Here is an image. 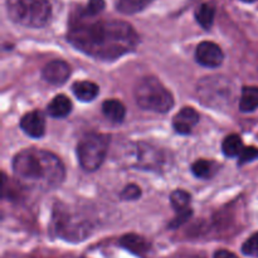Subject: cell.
Returning <instances> with one entry per match:
<instances>
[{
	"label": "cell",
	"mask_w": 258,
	"mask_h": 258,
	"mask_svg": "<svg viewBox=\"0 0 258 258\" xmlns=\"http://www.w3.org/2000/svg\"><path fill=\"white\" fill-rule=\"evenodd\" d=\"M42 76L50 85L60 86L70 78L71 67L64 60H52L43 68Z\"/></svg>",
	"instance_id": "9c48e42d"
},
{
	"label": "cell",
	"mask_w": 258,
	"mask_h": 258,
	"mask_svg": "<svg viewBox=\"0 0 258 258\" xmlns=\"http://www.w3.org/2000/svg\"><path fill=\"white\" fill-rule=\"evenodd\" d=\"M54 222L59 236L68 241L83 239L88 234V224L63 209H58V216H55Z\"/></svg>",
	"instance_id": "52a82bcc"
},
{
	"label": "cell",
	"mask_w": 258,
	"mask_h": 258,
	"mask_svg": "<svg viewBox=\"0 0 258 258\" xmlns=\"http://www.w3.org/2000/svg\"><path fill=\"white\" fill-rule=\"evenodd\" d=\"M20 127L30 138L40 139L45 133L44 116L39 111H32L23 116L20 121Z\"/></svg>",
	"instance_id": "30bf717a"
},
{
	"label": "cell",
	"mask_w": 258,
	"mask_h": 258,
	"mask_svg": "<svg viewBox=\"0 0 258 258\" xmlns=\"http://www.w3.org/2000/svg\"><path fill=\"white\" fill-rule=\"evenodd\" d=\"M110 136L103 134H90L80 141L77 146L78 163L88 173L96 171L107 155Z\"/></svg>",
	"instance_id": "5b68a950"
},
{
	"label": "cell",
	"mask_w": 258,
	"mask_h": 258,
	"mask_svg": "<svg viewBox=\"0 0 258 258\" xmlns=\"http://www.w3.org/2000/svg\"><path fill=\"white\" fill-rule=\"evenodd\" d=\"M258 108V87L247 86L242 90L239 98V110L242 112H252Z\"/></svg>",
	"instance_id": "2e32d148"
},
{
	"label": "cell",
	"mask_w": 258,
	"mask_h": 258,
	"mask_svg": "<svg viewBox=\"0 0 258 258\" xmlns=\"http://www.w3.org/2000/svg\"><path fill=\"white\" fill-rule=\"evenodd\" d=\"M196 58L199 64L208 68H216L223 63L224 54L222 48L213 42H202L197 47Z\"/></svg>",
	"instance_id": "ba28073f"
},
{
	"label": "cell",
	"mask_w": 258,
	"mask_h": 258,
	"mask_svg": "<svg viewBox=\"0 0 258 258\" xmlns=\"http://www.w3.org/2000/svg\"><path fill=\"white\" fill-rule=\"evenodd\" d=\"M213 258H238L237 254H234L233 252L231 251H227V249H219L214 253Z\"/></svg>",
	"instance_id": "83f0119b"
},
{
	"label": "cell",
	"mask_w": 258,
	"mask_h": 258,
	"mask_svg": "<svg viewBox=\"0 0 258 258\" xmlns=\"http://www.w3.org/2000/svg\"><path fill=\"white\" fill-rule=\"evenodd\" d=\"M191 214H193L191 209H186V211L184 212H179L178 217H176V218L170 223V228H178V227H180L181 224L185 223V222L190 218Z\"/></svg>",
	"instance_id": "4316f807"
},
{
	"label": "cell",
	"mask_w": 258,
	"mask_h": 258,
	"mask_svg": "<svg viewBox=\"0 0 258 258\" xmlns=\"http://www.w3.org/2000/svg\"><path fill=\"white\" fill-rule=\"evenodd\" d=\"M257 158H258V150L256 148H251V146L244 148L243 150H242L241 155H239V165L256 160Z\"/></svg>",
	"instance_id": "d4e9b609"
},
{
	"label": "cell",
	"mask_w": 258,
	"mask_h": 258,
	"mask_svg": "<svg viewBox=\"0 0 258 258\" xmlns=\"http://www.w3.org/2000/svg\"><path fill=\"white\" fill-rule=\"evenodd\" d=\"M151 0H118L117 9L123 14H134L150 4Z\"/></svg>",
	"instance_id": "7402d4cb"
},
{
	"label": "cell",
	"mask_w": 258,
	"mask_h": 258,
	"mask_svg": "<svg viewBox=\"0 0 258 258\" xmlns=\"http://www.w3.org/2000/svg\"><path fill=\"white\" fill-rule=\"evenodd\" d=\"M242 2H246V3H254V2H257V0H242Z\"/></svg>",
	"instance_id": "f546056e"
},
{
	"label": "cell",
	"mask_w": 258,
	"mask_h": 258,
	"mask_svg": "<svg viewBox=\"0 0 258 258\" xmlns=\"http://www.w3.org/2000/svg\"><path fill=\"white\" fill-rule=\"evenodd\" d=\"M72 111V103L64 95H58L48 105V113L54 118H63Z\"/></svg>",
	"instance_id": "5bb4252c"
},
{
	"label": "cell",
	"mask_w": 258,
	"mask_h": 258,
	"mask_svg": "<svg viewBox=\"0 0 258 258\" xmlns=\"http://www.w3.org/2000/svg\"><path fill=\"white\" fill-rule=\"evenodd\" d=\"M102 112L106 117L115 123L122 122L125 118V106L117 100H107L102 105Z\"/></svg>",
	"instance_id": "9a60e30c"
},
{
	"label": "cell",
	"mask_w": 258,
	"mask_h": 258,
	"mask_svg": "<svg viewBox=\"0 0 258 258\" xmlns=\"http://www.w3.org/2000/svg\"><path fill=\"white\" fill-rule=\"evenodd\" d=\"M199 122V113L191 107H184L179 111L173 120V126L179 134L188 135L194 126Z\"/></svg>",
	"instance_id": "8fae6325"
},
{
	"label": "cell",
	"mask_w": 258,
	"mask_h": 258,
	"mask_svg": "<svg viewBox=\"0 0 258 258\" xmlns=\"http://www.w3.org/2000/svg\"><path fill=\"white\" fill-rule=\"evenodd\" d=\"M105 8V0H90L87 7L83 10V17H95L100 14Z\"/></svg>",
	"instance_id": "cb8c5ba5"
},
{
	"label": "cell",
	"mask_w": 258,
	"mask_h": 258,
	"mask_svg": "<svg viewBox=\"0 0 258 258\" xmlns=\"http://www.w3.org/2000/svg\"><path fill=\"white\" fill-rule=\"evenodd\" d=\"M13 171L20 183L40 190L57 188L66 176L64 165L57 155L35 148L25 149L14 156Z\"/></svg>",
	"instance_id": "7a4b0ae2"
},
{
	"label": "cell",
	"mask_w": 258,
	"mask_h": 258,
	"mask_svg": "<svg viewBox=\"0 0 258 258\" xmlns=\"http://www.w3.org/2000/svg\"><path fill=\"white\" fill-rule=\"evenodd\" d=\"M216 17V8L209 3L201 4L196 10V19L202 28L209 30L214 23Z\"/></svg>",
	"instance_id": "e0dca14e"
},
{
	"label": "cell",
	"mask_w": 258,
	"mask_h": 258,
	"mask_svg": "<svg viewBox=\"0 0 258 258\" xmlns=\"http://www.w3.org/2000/svg\"><path fill=\"white\" fill-rule=\"evenodd\" d=\"M68 40L73 47L96 59L112 60L133 52L139 44V35L122 20H97L73 25Z\"/></svg>",
	"instance_id": "6da1fadb"
},
{
	"label": "cell",
	"mask_w": 258,
	"mask_h": 258,
	"mask_svg": "<svg viewBox=\"0 0 258 258\" xmlns=\"http://www.w3.org/2000/svg\"><path fill=\"white\" fill-rule=\"evenodd\" d=\"M120 244L123 248L133 252L134 254H138V256H144L150 248L149 242L138 234H126L121 238Z\"/></svg>",
	"instance_id": "7c38bea8"
},
{
	"label": "cell",
	"mask_w": 258,
	"mask_h": 258,
	"mask_svg": "<svg viewBox=\"0 0 258 258\" xmlns=\"http://www.w3.org/2000/svg\"><path fill=\"white\" fill-rule=\"evenodd\" d=\"M191 170H193L194 175L198 176V178L208 179L214 175V173L217 171V166L216 163H213V161L201 159V160H197L196 163L193 164Z\"/></svg>",
	"instance_id": "ffe728a7"
},
{
	"label": "cell",
	"mask_w": 258,
	"mask_h": 258,
	"mask_svg": "<svg viewBox=\"0 0 258 258\" xmlns=\"http://www.w3.org/2000/svg\"><path fill=\"white\" fill-rule=\"evenodd\" d=\"M73 93L76 97L83 102H91L97 97L100 88L96 83L91 82V81H80L73 85Z\"/></svg>",
	"instance_id": "4fadbf2b"
},
{
	"label": "cell",
	"mask_w": 258,
	"mask_h": 258,
	"mask_svg": "<svg viewBox=\"0 0 258 258\" xmlns=\"http://www.w3.org/2000/svg\"><path fill=\"white\" fill-rule=\"evenodd\" d=\"M10 19L28 28H42L49 22L52 8L48 0H7Z\"/></svg>",
	"instance_id": "3957f363"
},
{
	"label": "cell",
	"mask_w": 258,
	"mask_h": 258,
	"mask_svg": "<svg viewBox=\"0 0 258 258\" xmlns=\"http://www.w3.org/2000/svg\"><path fill=\"white\" fill-rule=\"evenodd\" d=\"M183 258H204L202 256H189V257H183Z\"/></svg>",
	"instance_id": "f1b7e54d"
},
{
	"label": "cell",
	"mask_w": 258,
	"mask_h": 258,
	"mask_svg": "<svg viewBox=\"0 0 258 258\" xmlns=\"http://www.w3.org/2000/svg\"><path fill=\"white\" fill-rule=\"evenodd\" d=\"M222 150L223 154L228 158H236V156L241 155L242 150H243V143L242 139L239 138L237 134H232L224 139L223 144H222Z\"/></svg>",
	"instance_id": "d6986e66"
},
{
	"label": "cell",
	"mask_w": 258,
	"mask_h": 258,
	"mask_svg": "<svg viewBox=\"0 0 258 258\" xmlns=\"http://www.w3.org/2000/svg\"><path fill=\"white\" fill-rule=\"evenodd\" d=\"M242 253L248 257H258V232L242 244Z\"/></svg>",
	"instance_id": "603a6c76"
},
{
	"label": "cell",
	"mask_w": 258,
	"mask_h": 258,
	"mask_svg": "<svg viewBox=\"0 0 258 258\" xmlns=\"http://www.w3.org/2000/svg\"><path fill=\"white\" fill-rule=\"evenodd\" d=\"M141 190L138 185H127L123 189L122 194H121V198L125 199V201H136L138 198H140Z\"/></svg>",
	"instance_id": "484cf974"
},
{
	"label": "cell",
	"mask_w": 258,
	"mask_h": 258,
	"mask_svg": "<svg viewBox=\"0 0 258 258\" xmlns=\"http://www.w3.org/2000/svg\"><path fill=\"white\" fill-rule=\"evenodd\" d=\"M170 203L178 213L186 211V209H189V204H190V194L188 191L178 189V190L171 193Z\"/></svg>",
	"instance_id": "44dd1931"
},
{
	"label": "cell",
	"mask_w": 258,
	"mask_h": 258,
	"mask_svg": "<svg viewBox=\"0 0 258 258\" xmlns=\"http://www.w3.org/2000/svg\"><path fill=\"white\" fill-rule=\"evenodd\" d=\"M134 95L136 103L143 110L165 113L174 106L173 95L155 77L141 78L136 83Z\"/></svg>",
	"instance_id": "277c9868"
},
{
	"label": "cell",
	"mask_w": 258,
	"mask_h": 258,
	"mask_svg": "<svg viewBox=\"0 0 258 258\" xmlns=\"http://www.w3.org/2000/svg\"><path fill=\"white\" fill-rule=\"evenodd\" d=\"M139 165L144 168H155L160 164V155L150 146L141 145L139 149Z\"/></svg>",
	"instance_id": "ac0fdd59"
},
{
	"label": "cell",
	"mask_w": 258,
	"mask_h": 258,
	"mask_svg": "<svg viewBox=\"0 0 258 258\" xmlns=\"http://www.w3.org/2000/svg\"><path fill=\"white\" fill-rule=\"evenodd\" d=\"M197 92L199 101L209 107H224L233 100V85L221 76L204 78L199 82Z\"/></svg>",
	"instance_id": "8992f818"
}]
</instances>
